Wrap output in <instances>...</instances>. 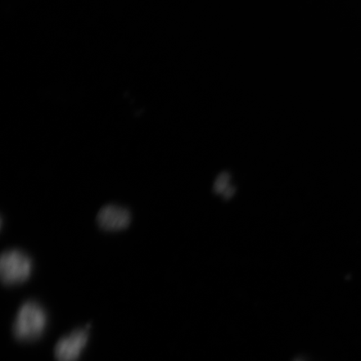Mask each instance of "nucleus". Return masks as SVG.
I'll return each mask as SVG.
<instances>
[{
    "label": "nucleus",
    "mask_w": 361,
    "mask_h": 361,
    "mask_svg": "<svg viewBox=\"0 0 361 361\" xmlns=\"http://www.w3.org/2000/svg\"><path fill=\"white\" fill-rule=\"evenodd\" d=\"M89 332L87 329H78L71 335L61 338L55 348L57 361H76L87 344Z\"/></svg>",
    "instance_id": "7ed1b4c3"
},
{
    "label": "nucleus",
    "mask_w": 361,
    "mask_h": 361,
    "mask_svg": "<svg viewBox=\"0 0 361 361\" xmlns=\"http://www.w3.org/2000/svg\"><path fill=\"white\" fill-rule=\"evenodd\" d=\"M47 311L35 301H27L18 311L13 333L22 341L36 340L42 335L47 326Z\"/></svg>",
    "instance_id": "f257e3e1"
},
{
    "label": "nucleus",
    "mask_w": 361,
    "mask_h": 361,
    "mask_svg": "<svg viewBox=\"0 0 361 361\" xmlns=\"http://www.w3.org/2000/svg\"><path fill=\"white\" fill-rule=\"evenodd\" d=\"M234 193H235V188L230 185L227 190H226L223 194V196L225 200H229V198H231L234 195Z\"/></svg>",
    "instance_id": "423d86ee"
},
{
    "label": "nucleus",
    "mask_w": 361,
    "mask_h": 361,
    "mask_svg": "<svg viewBox=\"0 0 361 361\" xmlns=\"http://www.w3.org/2000/svg\"><path fill=\"white\" fill-rule=\"evenodd\" d=\"M97 223L106 231H120L128 227L130 214L129 211L123 207L107 205L99 212Z\"/></svg>",
    "instance_id": "20e7f679"
},
{
    "label": "nucleus",
    "mask_w": 361,
    "mask_h": 361,
    "mask_svg": "<svg viewBox=\"0 0 361 361\" xmlns=\"http://www.w3.org/2000/svg\"><path fill=\"white\" fill-rule=\"evenodd\" d=\"M30 257L20 250L3 252L0 259V276L6 286H17L28 281L33 273Z\"/></svg>",
    "instance_id": "f03ea898"
},
{
    "label": "nucleus",
    "mask_w": 361,
    "mask_h": 361,
    "mask_svg": "<svg viewBox=\"0 0 361 361\" xmlns=\"http://www.w3.org/2000/svg\"><path fill=\"white\" fill-rule=\"evenodd\" d=\"M229 186L230 175L228 173H222L219 175V177L215 180L214 185V192L223 195Z\"/></svg>",
    "instance_id": "39448f33"
},
{
    "label": "nucleus",
    "mask_w": 361,
    "mask_h": 361,
    "mask_svg": "<svg viewBox=\"0 0 361 361\" xmlns=\"http://www.w3.org/2000/svg\"><path fill=\"white\" fill-rule=\"evenodd\" d=\"M298 361H300V360H298Z\"/></svg>",
    "instance_id": "0eeeda50"
}]
</instances>
